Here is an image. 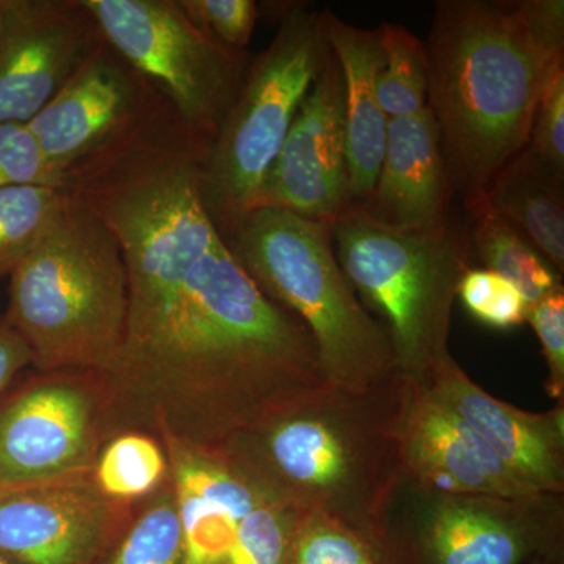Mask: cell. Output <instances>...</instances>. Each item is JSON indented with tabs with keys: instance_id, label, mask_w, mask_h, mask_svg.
I'll return each mask as SVG.
<instances>
[{
	"instance_id": "cell-1",
	"label": "cell",
	"mask_w": 564,
	"mask_h": 564,
	"mask_svg": "<svg viewBox=\"0 0 564 564\" xmlns=\"http://www.w3.org/2000/svg\"><path fill=\"white\" fill-rule=\"evenodd\" d=\"M210 147L163 102L66 173L63 191L109 226L128 274L124 337L95 375L107 440L220 451L328 384L310 329L261 291L212 217Z\"/></svg>"
},
{
	"instance_id": "cell-2",
	"label": "cell",
	"mask_w": 564,
	"mask_h": 564,
	"mask_svg": "<svg viewBox=\"0 0 564 564\" xmlns=\"http://www.w3.org/2000/svg\"><path fill=\"white\" fill-rule=\"evenodd\" d=\"M425 47L426 107L467 206L529 147L541 93L564 66V2L441 0Z\"/></svg>"
},
{
	"instance_id": "cell-3",
	"label": "cell",
	"mask_w": 564,
	"mask_h": 564,
	"mask_svg": "<svg viewBox=\"0 0 564 564\" xmlns=\"http://www.w3.org/2000/svg\"><path fill=\"white\" fill-rule=\"evenodd\" d=\"M399 392V377L369 392L326 384L236 434L220 452L278 502L326 516L375 544L404 478Z\"/></svg>"
},
{
	"instance_id": "cell-4",
	"label": "cell",
	"mask_w": 564,
	"mask_h": 564,
	"mask_svg": "<svg viewBox=\"0 0 564 564\" xmlns=\"http://www.w3.org/2000/svg\"><path fill=\"white\" fill-rule=\"evenodd\" d=\"M61 214L10 274L3 314L36 372L109 369L128 317V274L109 226L65 192Z\"/></svg>"
},
{
	"instance_id": "cell-5",
	"label": "cell",
	"mask_w": 564,
	"mask_h": 564,
	"mask_svg": "<svg viewBox=\"0 0 564 564\" xmlns=\"http://www.w3.org/2000/svg\"><path fill=\"white\" fill-rule=\"evenodd\" d=\"M220 232L261 291L310 329L326 383L369 392L395 380L388 332L345 278L329 223L252 209Z\"/></svg>"
},
{
	"instance_id": "cell-6",
	"label": "cell",
	"mask_w": 564,
	"mask_h": 564,
	"mask_svg": "<svg viewBox=\"0 0 564 564\" xmlns=\"http://www.w3.org/2000/svg\"><path fill=\"white\" fill-rule=\"evenodd\" d=\"M332 234L345 278L388 332L397 377L425 386L451 355L456 292L474 262L469 232L452 218L426 229L389 228L351 207Z\"/></svg>"
},
{
	"instance_id": "cell-7",
	"label": "cell",
	"mask_w": 564,
	"mask_h": 564,
	"mask_svg": "<svg viewBox=\"0 0 564 564\" xmlns=\"http://www.w3.org/2000/svg\"><path fill=\"white\" fill-rule=\"evenodd\" d=\"M329 55L325 10L292 7L251 61L204 169V196L218 229L250 210Z\"/></svg>"
},
{
	"instance_id": "cell-8",
	"label": "cell",
	"mask_w": 564,
	"mask_h": 564,
	"mask_svg": "<svg viewBox=\"0 0 564 564\" xmlns=\"http://www.w3.org/2000/svg\"><path fill=\"white\" fill-rule=\"evenodd\" d=\"M384 564H527L564 556V496H473L403 478L378 527Z\"/></svg>"
},
{
	"instance_id": "cell-9",
	"label": "cell",
	"mask_w": 564,
	"mask_h": 564,
	"mask_svg": "<svg viewBox=\"0 0 564 564\" xmlns=\"http://www.w3.org/2000/svg\"><path fill=\"white\" fill-rule=\"evenodd\" d=\"M82 2L107 43L214 143L247 76L248 54L198 28L177 0Z\"/></svg>"
},
{
	"instance_id": "cell-10",
	"label": "cell",
	"mask_w": 564,
	"mask_h": 564,
	"mask_svg": "<svg viewBox=\"0 0 564 564\" xmlns=\"http://www.w3.org/2000/svg\"><path fill=\"white\" fill-rule=\"evenodd\" d=\"M106 441L95 373L35 370L0 397V486L90 470Z\"/></svg>"
},
{
	"instance_id": "cell-11",
	"label": "cell",
	"mask_w": 564,
	"mask_h": 564,
	"mask_svg": "<svg viewBox=\"0 0 564 564\" xmlns=\"http://www.w3.org/2000/svg\"><path fill=\"white\" fill-rule=\"evenodd\" d=\"M85 473L0 486V552L18 564H101L132 513Z\"/></svg>"
},
{
	"instance_id": "cell-12",
	"label": "cell",
	"mask_w": 564,
	"mask_h": 564,
	"mask_svg": "<svg viewBox=\"0 0 564 564\" xmlns=\"http://www.w3.org/2000/svg\"><path fill=\"white\" fill-rule=\"evenodd\" d=\"M102 40L82 0H6L0 124H28Z\"/></svg>"
},
{
	"instance_id": "cell-13",
	"label": "cell",
	"mask_w": 564,
	"mask_h": 564,
	"mask_svg": "<svg viewBox=\"0 0 564 564\" xmlns=\"http://www.w3.org/2000/svg\"><path fill=\"white\" fill-rule=\"evenodd\" d=\"M161 98L104 39L25 126L44 159L66 177L77 163L131 132Z\"/></svg>"
},
{
	"instance_id": "cell-14",
	"label": "cell",
	"mask_w": 564,
	"mask_h": 564,
	"mask_svg": "<svg viewBox=\"0 0 564 564\" xmlns=\"http://www.w3.org/2000/svg\"><path fill=\"white\" fill-rule=\"evenodd\" d=\"M252 209L288 210L329 225L350 209L343 76L333 54L300 107Z\"/></svg>"
},
{
	"instance_id": "cell-15",
	"label": "cell",
	"mask_w": 564,
	"mask_h": 564,
	"mask_svg": "<svg viewBox=\"0 0 564 564\" xmlns=\"http://www.w3.org/2000/svg\"><path fill=\"white\" fill-rule=\"evenodd\" d=\"M397 440L404 478L422 488L494 497L540 494L530 489L425 386L403 378H400Z\"/></svg>"
},
{
	"instance_id": "cell-16",
	"label": "cell",
	"mask_w": 564,
	"mask_h": 564,
	"mask_svg": "<svg viewBox=\"0 0 564 564\" xmlns=\"http://www.w3.org/2000/svg\"><path fill=\"white\" fill-rule=\"evenodd\" d=\"M425 388L463 419L530 489L564 496V402L529 413L496 399L447 355Z\"/></svg>"
},
{
	"instance_id": "cell-17",
	"label": "cell",
	"mask_w": 564,
	"mask_h": 564,
	"mask_svg": "<svg viewBox=\"0 0 564 564\" xmlns=\"http://www.w3.org/2000/svg\"><path fill=\"white\" fill-rule=\"evenodd\" d=\"M454 195L432 111L389 120L383 163L359 209L389 228L426 229L451 218Z\"/></svg>"
},
{
	"instance_id": "cell-18",
	"label": "cell",
	"mask_w": 564,
	"mask_h": 564,
	"mask_svg": "<svg viewBox=\"0 0 564 564\" xmlns=\"http://www.w3.org/2000/svg\"><path fill=\"white\" fill-rule=\"evenodd\" d=\"M329 51L343 76L345 151H347L348 198L361 207L372 195L383 163L389 118L377 95L380 73V31L355 28L325 10Z\"/></svg>"
},
{
	"instance_id": "cell-19",
	"label": "cell",
	"mask_w": 564,
	"mask_h": 564,
	"mask_svg": "<svg viewBox=\"0 0 564 564\" xmlns=\"http://www.w3.org/2000/svg\"><path fill=\"white\" fill-rule=\"evenodd\" d=\"M564 174L541 161L529 147L496 174L481 204L524 234L530 243L563 274Z\"/></svg>"
},
{
	"instance_id": "cell-20",
	"label": "cell",
	"mask_w": 564,
	"mask_h": 564,
	"mask_svg": "<svg viewBox=\"0 0 564 564\" xmlns=\"http://www.w3.org/2000/svg\"><path fill=\"white\" fill-rule=\"evenodd\" d=\"M466 209L474 221L469 232L474 258L485 270L510 281L529 306L563 285L562 273L511 223L481 204Z\"/></svg>"
},
{
	"instance_id": "cell-21",
	"label": "cell",
	"mask_w": 564,
	"mask_h": 564,
	"mask_svg": "<svg viewBox=\"0 0 564 564\" xmlns=\"http://www.w3.org/2000/svg\"><path fill=\"white\" fill-rule=\"evenodd\" d=\"M93 477L107 499L132 503L151 497L169 481V458L163 445L150 434L118 433L102 444Z\"/></svg>"
},
{
	"instance_id": "cell-22",
	"label": "cell",
	"mask_w": 564,
	"mask_h": 564,
	"mask_svg": "<svg viewBox=\"0 0 564 564\" xmlns=\"http://www.w3.org/2000/svg\"><path fill=\"white\" fill-rule=\"evenodd\" d=\"M381 62L377 95L389 120L413 117L429 109V58L425 43L393 22L380 29Z\"/></svg>"
},
{
	"instance_id": "cell-23",
	"label": "cell",
	"mask_w": 564,
	"mask_h": 564,
	"mask_svg": "<svg viewBox=\"0 0 564 564\" xmlns=\"http://www.w3.org/2000/svg\"><path fill=\"white\" fill-rule=\"evenodd\" d=\"M101 564H185L180 510L170 478L140 513L131 516Z\"/></svg>"
},
{
	"instance_id": "cell-24",
	"label": "cell",
	"mask_w": 564,
	"mask_h": 564,
	"mask_svg": "<svg viewBox=\"0 0 564 564\" xmlns=\"http://www.w3.org/2000/svg\"><path fill=\"white\" fill-rule=\"evenodd\" d=\"M65 191L47 185L0 188V278L10 276L35 248L65 204Z\"/></svg>"
},
{
	"instance_id": "cell-25",
	"label": "cell",
	"mask_w": 564,
	"mask_h": 564,
	"mask_svg": "<svg viewBox=\"0 0 564 564\" xmlns=\"http://www.w3.org/2000/svg\"><path fill=\"white\" fill-rule=\"evenodd\" d=\"M302 511L267 496L240 525L239 538L223 564H289Z\"/></svg>"
},
{
	"instance_id": "cell-26",
	"label": "cell",
	"mask_w": 564,
	"mask_h": 564,
	"mask_svg": "<svg viewBox=\"0 0 564 564\" xmlns=\"http://www.w3.org/2000/svg\"><path fill=\"white\" fill-rule=\"evenodd\" d=\"M289 564H384L366 536L326 516L304 513Z\"/></svg>"
},
{
	"instance_id": "cell-27",
	"label": "cell",
	"mask_w": 564,
	"mask_h": 564,
	"mask_svg": "<svg viewBox=\"0 0 564 564\" xmlns=\"http://www.w3.org/2000/svg\"><path fill=\"white\" fill-rule=\"evenodd\" d=\"M456 300L470 317L488 328L508 332L527 323L529 303L510 281L485 269H469L458 284Z\"/></svg>"
},
{
	"instance_id": "cell-28",
	"label": "cell",
	"mask_w": 564,
	"mask_h": 564,
	"mask_svg": "<svg viewBox=\"0 0 564 564\" xmlns=\"http://www.w3.org/2000/svg\"><path fill=\"white\" fill-rule=\"evenodd\" d=\"M65 174L41 154L25 124H0V188L47 185L65 188Z\"/></svg>"
},
{
	"instance_id": "cell-29",
	"label": "cell",
	"mask_w": 564,
	"mask_h": 564,
	"mask_svg": "<svg viewBox=\"0 0 564 564\" xmlns=\"http://www.w3.org/2000/svg\"><path fill=\"white\" fill-rule=\"evenodd\" d=\"M182 10L203 31L232 50L250 43L259 7L254 0H177Z\"/></svg>"
},
{
	"instance_id": "cell-30",
	"label": "cell",
	"mask_w": 564,
	"mask_h": 564,
	"mask_svg": "<svg viewBox=\"0 0 564 564\" xmlns=\"http://www.w3.org/2000/svg\"><path fill=\"white\" fill-rule=\"evenodd\" d=\"M527 323L536 333L543 350L547 377L544 389L556 403L564 402V289L547 293L529 306Z\"/></svg>"
},
{
	"instance_id": "cell-31",
	"label": "cell",
	"mask_w": 564,
	"mask_h": 564,
	"mask_svg": "<svg viewBox=\"0 0 564 564\" xmlns=\"http://www.w3.org/2000/svg\"><path fill=\"white\" fill-rule=\"evenodd\" d=\"M529 148L556 173L564 174V66L552 74L541 93Z\"/></svg>"
},
{
	"instance_id": "cell-32",
	"label": "cell",
	"mask_w": 564,
	"mask_h": 564,
	"mask_svg": "<svg viewBox=\"0 0 564 564\" xmlns=\"http://www.w3.org/2000/svg\"><path fill=\"white\" fill-rule=\"evenodd\" d=\"M28 367H32L31 348L6 315H0V397Z\"/></svg>"
},
{
	"instance_id": "cell-33",
	"label": "cell",
	"mask_w": 564,
	"mask_h": 564,
	"mask_svg": "<svg viewBox=\"0 0 564 564\" xmlns=\"http://www.w3.org/2000/svg\"><path fill=\"white\" fill-rule=\"evenodd\" d=\"M527 564H564V556H541Z\"/></svg>"
},
{
	"instance_id": "cell-34",
	"label": "cell",
	"mask_w": 564,
	"mask_h": 564,
	"mask_svg": "<svg viewBox=\"0 0 564 564\" xmlns=\"http://www.w3.org/2000/svg\"><path fill=\"white\" fill-rule=\"evenodd\" d=\"M0 564H18V563L13 562V560H11L10 556H7L6 554H2V552H0Z\"/></svg>"
},
{
	"instance_id": "cell-35",
	"label": "cell",
	"mask_w": 564,
	"mask_h": 564,
	"mask_svg": "<svg viewBox=\"0 0 564 564\" xmlns=\"http://www.w3.org/2000/svg\"><path fill=\"white\" fill-rule=\"evenodd\" d=\"M3 7H6V0H0V22H2Z\"/></svg>"
}]
</instances>
